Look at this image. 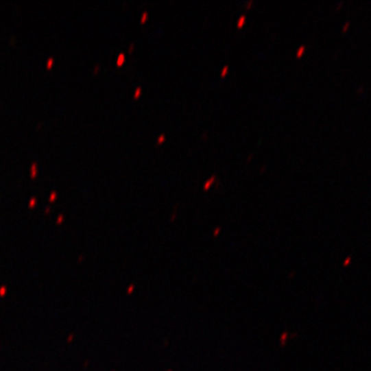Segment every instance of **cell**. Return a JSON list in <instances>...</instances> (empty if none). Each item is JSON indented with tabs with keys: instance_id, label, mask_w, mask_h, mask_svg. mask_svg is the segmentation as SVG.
<instances>
[{
	"instance_id": "cell-13",
	"label": "cell",
	"mask_w": 371,
	"mask_h": 371,
	"mask_svg": "<svg viewBox=\"0 0 371 371\" xmlns=\"http://www.w3.org/2000/svg\"><path fill=\"white\" fill-rule=\"evenodd\" d=\"M53 63V59L51 58L50 60L48 61V67H50L51 64Z\"/></svg>"
},
{
	"instance_id": "cell-2",
	"label": "cell",
	"mask_w": 371,
	"mask_h": 371,
	"mask_svg": "<svg viewBox=\"0 0 371 371\" xmlns=\"http://www.w3.org/2000/svg\"><path fill=\"white\" fill-rule=\"evenodd\" d=\"M246 21H247V17L245 15L241 16L239 19L237 20V27H243L245 25Z\"/></svg>"
},
{
	"instance_id": "cell-4",
	"label": "cell",
	"mask_w": 371,
	"mask_h": 371,
	"mask_svg": "<svg viewBox=\"0 0 371 371\" xmlns=\"http://www.w3.org/2000/svg\"><path fill=\"white\" fill-rule=\"evenodd\" d=\"M125 61V54L124 53H121L120 55L118 56V59H117V64L121 65L123 62Z\"/></svg>"
},
{
	"instance_id": "cell-1",
	"label": "cell",
	"mask_w": 371,
	"mask_h": 371,
	"mask_svg": "<svg viewBox=\"0 0 371 371\" xmlns=\"http://www.w3.org/2000/svg\"><path fill=\"white\" fill-rule=\"evenodd\" d=\"M217 180V176L216 174H214V176H211L208 180H206V182H204V190H208L211 188V186H212L213 184H214L215 180Z\"/></svg>"
},
{
	"instance_id": "cell-10",
	"label": "cell",
	"mask_w": 371,
	"mask_h": 371,
	"mask_svg": "<svg viewBox=\"0 0 371 371\" xmlns=\"http://www.w3.org/2000/svg\"><path fill=\"white\" fill-rule=\"evenodd\" d=\"M348 26H350V22H346V23L344 24V29H342V32H346V30L348 29Z\"/></svg>"
},
{
	"instance_id": "cell-9",
	"label": "cell",
	"mask_w": 371,
	"mask_h": 371,
	"mask_svg": "<svg viewBox=\"0 0 371 371\" xmlns=\"http://www.w3.org/2000/svg\"><path fill=\"white\" fill-rule=\"evenodd\" d=\"M254 5L253 0H249V1H247V3H246V8H247V9H249V8H251V5Z\"/></svg>"
},
{
	"instance_id": "cell-6",
	"label": "cell",
	"mask_w": 371,
	"mask_h": 371,
	"mask_svg": "<svg viewBox=\"0 0 371 371\" xmlns=\"http://www.w3.org/2000/svg\"><path fill=\"white\" fill-rule=\"evenodd\" d=\"M228 65H225V67H223L222 71H221V75H222V77H225V75H227V73H228Z\"/></svg>"
},
{
	"instance_id": "cell-12",
	"label": "cell",
	"mask_w": 371,
	"mask_h": 371,
	"mask_svg": "<svg viewBox=\"0 0 371 371\" xmlns=\"http://www.w3.org/2000/svg\"><path fill=\"white\" fill-rule=\"evenodd\" d=\"M252 157H253V154H250L249 156H248V158H247V160H251L252 159Z\"/></svg>"
},
{
	"instance_id": "cell-5",
	"label": "cell",
	"mask_w": 371,
	"mask_h": 371,
	"mask_svg": "<svg viewBox=\"0 0 371 371\" xmlns=\"http://www.w3.org/2000/svg\"><path fill=\"white\" fill-rule=\"evenodd\" d=\"M147 17H149V13H147V12H143V15H141V23H145L147 20Z\"/></svg>"
},
{
	"instance_id": "cell-8",
	"label": "cell",
	"mask_w": 371,
	"mask_h": 371,
	"mask_svg": "<svg viewBox=\"0 0 371 371\" xmlns=\"http://www.w3.org/2000/svg\"><path fill=\"white\" fill-rule=\"evenodd\" d=\"M141 94V87L136 88V90H135L134 93V97H139V95Z\"/></svg>"
},
{
	"instance_id": "cell-3",
	"label": "cell",
	"mask_w": 371,
	"mask_h": 371,
	"mask_svg": "<svg viewBox=\"0 0 371 371\" xmlns=\"http://www.w3.org/2000/svg\"><path fill=\"white\" fill-rule=\"evenodd\" d=\"M305 49H307V47L305 46L299 47L298 50L296 51V56L297 57L302 56L303 53L305 52Z\"/></svg>"
},
{
	"instance_id": "cell-7",
	"label": "cell",
	"mask_w": 371,
	"mask_h": 371,
	"mask_svg": "<svg viewBox=\"0 0 371 371\" xmlns=\"http://www.w3.org/2000/svg\"><path fill=\"white\" fill-rule=\"evenodd\" d=\"M166 139V135L165 134H160L159 136H158L157 139V143H162Z\"/></svg>"
},
{
	"instance_id": "cell-11",
	"label": "cell",
	"mask_w": 371,
	"mask_h": 371,
	"mask_svg": "<svg viewBox=\"0 0 371 371\" xmlns=\"http://www.w3.org/2000/svg\"><path fill=\"white\" fill-rule=\"evenodd\" d=\"M133 49H134V44H133L132 43V44H131L130 46H129V51H130L131 52V51H133Z\"/></svg>"
}]
</instances>
